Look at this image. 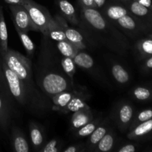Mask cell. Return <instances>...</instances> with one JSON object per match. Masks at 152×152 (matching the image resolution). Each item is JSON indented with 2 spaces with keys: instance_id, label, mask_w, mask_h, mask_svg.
Wrapping results in <instances>:
<instances>
[{
  "instance_id": "6da1fadb",
  "label": "cell",
  "mask_w": 152,
  "mask_h": 152,
  "mask_svg": "<svg viewBox=\"0 0 152 152\" xmlns=\"http://www.w3.org/2000/svg\"><path fill=\"white\" fill-rule=\"evenodd\" d=\"M82 28L85 32L105 46L119 53L126 48L124 36L114 27L97 8L81 7Z\"/></svg>"
},
{
  "instance_id": "7a4b0ae2",
  "label": "cell",
  "mask_w": 152,
  "mask_h": 152,
  "mask_svg": "<svg viewBox=\"0 0 152 152\" xmlns=\"http://www.w3.org/2000/svg\"><path fill=\"white\" fill-rule=\"evenodd\" d=\"M1 56L2 59L5 62L8 68L23 82L39 109L45 108V105L43 103L42 97L35 87V83L33 80L32 68L30 58L10 49H8L4 53H1Z\"/></svg>"
},
{
  "instance_id": "3957f363",
  "label": "cell",
  "mask_w": 152,
  "mask_h": 152,
  "mask_svg": "<svg viewBox=\"0 0 152 152\" xmlns=\"http://www.w3.org/2000/svg\"><path fill=\"white\" fill-rule=\"evenodd\" d=\"M37 84L46 95L51 98L53 95L74 88V83L65 73L53 68H44L38 75Z\"/></svg>"
},
{
  "instance_id": "277c9868",
  "label": "cell",
  "mask_w": 152,
  "mask_h": 152,
  "mask_svg": "<svg viewBox=\"0 0 152 152\" xmlns=\"http://www.w3.org/2000/svg\"><path fill=\"white\" fill-rule=\"evenodd\" d=\"M1 66H2L4 78L8 86V88L14 99L21 105L28 106V108H33L34 109L36 108L39 109L37 102L33 99L32 96L28 91V88L25 87L23 82L12 70L8 68L3 59L1 62Z\"/></svg>"
},
{
  "instance_id": "5b68a950",
  "label": "cell",
  "mask_w": 152,
  "mask_h": 152,
  "mask_svg": "<svg viewBox=\"0 0 152 152\" xmlns=\"http://www.w3.org/2000/svg\"><path fill=\"white\" fill-rule=\"evenodd\" d=\"M22 5L25 6L28 10L31 21L37 29V31H39L45 35L47 31L49 22L52 17L48 10L33 0H24Z\"/></svg>"
},
{
  "instance_id": "8992f818",
  "label": "cell",
  "mask_w": 152,
  "mask_h": 152,
  "mask_svg": "<svg viewBox=\"0 0 152 152\" xmlns=\"http://www.w3.org/2000/svg\"><path fill=\"white\" fill-rule=\"evenodd\" d=\"M10 9L15 28L26 33L30 31H37L25 6L22 4H10Z\"/></svg>"
},
{
  "instance_id": "52a82bcc",
  "label": "cell",
  "mask_w": 152,
  "mask_h": 152,
  "mask_svg": "<svg viewBox=\"0 0 152 152\" xmlns=\"http://www.w3.org/2000/svg\"><path fill=\"white\" fill-rule=\"evenodd\" d=\"M113 118L121 132H126L130 127L134 118V108L130 103L121 102L117 104L114 110Z\"/></svg>"
},
{
  "instance_id": "ba28073f",
  "label": "cell",
  "mask_w": 152,
  "mask_h": 152,
  "mask_svg": "<svg viewBox=\"0 0 152 152\" xmlns=\"http://www.w3.org/2000/svg\"><path fill=\"white\" fill-rule=\"evenodd\" d=\"M88 93L86 88H76L75 87V91L72 99L67 105V106L64 108L62 113L68 114L71 112L74 113L80 109L90 108L89 105L86 103V100H88Z\"/></svg>"
},
{
  "instance_id": "9c48e42d",
  "label": "cell",
  "mask_w": 152,
  "mask_h": 152,
  "mask_svg": "<svg viewBox=\"0 0 152 152\" xmlns=\"http://www.w3.org/2000/svg\"><path fill=\"white\" fill-rule=\"evenodd\" d=\"M59 19L61 22V25H62V28H63L67 40H68L70 42L74 45L80 50L86 49L87 46H86V43H85L84 37L82 34V33H80V31L74 29V28H70L68 25L66 20L60 14H59Z\"/></svg>"
},
{
  "instance_id": "30bf717a",
  "label": "cell",
  "mask_w": 152,
  "mask_h": 152,
  "mask_svg": "<svg viewBox=\"0 0 152 152\" xmlns=\"http://www.w3.org/2000/svg\"><path fill=\"white\" fill-rule=\"evenodd\" d=\"M45 35L48 37L50 39L53 40L56 42L63 41V40H67L63 28H62L60 21H59V14L52 16L50 22H49L47 31L45 34Z\"/></svg>"
},
{
  "instance_id": "8fae6325",
  "label": "cell",
  "mask_w": 152,
  "mask_h": 152,
  "mask_svg": "<svg viewBox=\"0 0 152 152\" xmlns=\"http://www.w3.org/2000/svg\"><path fill=\"white\" fill-rule=\"evenodd\" d=\"M59 8L60 15L66 21L69 22L72 25H78L80 20L77 16V11L74 5L68 0H55Z\"/></svg>"
},
{
  "instance_id": "7c38bea8",
  "label": "cell",
  "mask_w": 152,
  "mask_h": 152,
  "mask_svg": "<svg viewBox=\"0 0 152 152\" xmlns=\"http://www.w3.org/2000/svg\"><path fill=\"white\" fill-rule=\"evenodd\" d=\"M94 118L91 108L80 109L73 114L71 119V127L74 131L83 127Z\"/></svg>"
},
{
  "instance_id": "4fadbf2b",
  "label": "cell",
  "mask_w": 152,
  "mask_h": 152,
  "mask_svg": "<svg viewBox=\"0 0 152 152\" xmlns=\"http://www.w3.org/2000/svg\"><path fill=\"white\" fill-rule=\"evenodd\" d=\"M110 129H111L110 123L108 120L101 122V123L98 126V127L89 136V140L87 142V144H86L87 150H88V151H94L98 142L106 134V133Z\"/></svg>"
},
{
  "instance_id": "5bb4252c",
  "label": "cell",
  "mask_w": 152,
  "mask_h": 152,
  "mask_svg": "<svg viewBox=\"0 0 152 152\" xmlns=\"http://www.w3.org/2000/svg\"><path fill=\"white\" fill-rule=\"evenodd\" d=\"M29 130L33 148L36 151H39L46 143L44 132L39 125L34 122L30 123Z\"/></svg>"
},
{
  "instance_id": "9a60e30c",
  "label": "cell",
  "mask_w": 152,
  "mask_h": 152,
  "mask_svg": "<svg viewBox=\"0 0 152 152\" xmlns=\"http://www.w3.org/2000/svg\"><path fill=\"white\" fill-rule=\"evenodd\" d=\"M73 59L76 65L79 68L86 70L88 72L96 75V71H97V69L95 68L96 64L93 58L88 53L83 51V50H80Z\"/></svg>"
},
{
  "instance_id": "2e32d148",
  "label": "cell",
  "mask_w": 152,
  "mask_h": 152,
  "mask_svg": "<svg viewBox=\"0 0 152 152\" xmlns=\"http://www.w3.org/2000/svg\"><path fill=\"white\" fill-rule=\"evenodd\" d=\"M12 145L16 152L30 151V146L23 132L17 127L12 130Z\"/></svg>"
},
{
  "instance_id": "e0dca14e",
  "label": "cell",
  "mask_w": 152,
  "mask_h": 152,
  "mask_svg": "<svg viewBox=\"0 0 152 152\" xmlns=\"http://www.w3.org/2000/svg\"><path fill=\"white\" fill-rule=\"evenodd\" d=\"M75 91V87L71 90L64 91L53 95L51 97L52 102L53 103V109L62 112L64 108L67 106L70 101L72 99Z\"/></svg>"
},
{
  "instance_id": "ac0fdd59",
  "label": "cell",
  "mask_w": 152,
  "mask_h": 152,
  "mask_svg": "<svg viewBox=\"0 0 152 152\" xmlns=\"http://www.w3.org/2000/svg\"><path fill=\"white\" fill-rule=\"evenodd\" d=\"M102 14L109 21L116 22L123 16L129 14V10L120 4H108L103 9Z\"/></svg>"
},
{
  "instance_id": "d6986e66",
  "label": "cell",
  "mask_w": 152,
  "mask_h": 152,
  "mask_svg": "<svg viewBox=\"0 0 152 152\" xmlns=\"http://www.w3.org/2000/svg\"><path fill=\"white\" fill-rule=\"evenodd\" d=\"M152 131V119L147 121L142 122L137 126H135L131 130L128 134V138L131 140H135L149 134Z\"/></svg>"
},
{
  "instance_id": "ffe728a7",
  "label": "cell",
  "mask_w": 152,
  "mask_h": 152,
  "mask_svg": "<svg viewBox=\"0 0 152 152\" xmlns=\"http://www.w3.org/2000/svg\"><path fill=\"white\" fill-rule=\"evenodd\" d=\"M114 142H115V134L113 130L110 129L106 134L98 142L94 151L102 152L111 151L114 146Z\"/></svg>"
},
{
  "instance_id": "44dd1931",
  "label": "cell",
  "mask_w": 152,
  "mask_h": 152,
  "mask_svg": "<svg viewBox=\"0 0 152 152\" xmlns=\"http://www.w3.org/2000/svg\"><path fill=\"white\" fill-rule=\"evenodd\" d=\"M111 71L113 77L119 84L124 85L129 82L130 76L126 68L119 63L113 64L111 67Z\"/></svg>"
},
{
  "instance_id": "7402d4cb",
  "label": "cell",
  "mask_w": 152,
  "mask_h": 152,
  "mask_svg": "<svg viewBox=\"0 0 152 152\" xmlns=\"http://www.w3.org/2000/svg\"><path fill=\"white\" fill-rule=\"evenodd\" d=\"M102 122V118L101 117H97V118H94L93 120L86 125L83 126V127L75 130V136L77 137H89L94 131L98 127L99 124Z\"/></svg>"
},
{
  "instance_id": "603a6c76",
  "label": "cell",
  "mask_w": 152,
  "mask_h": 152,
  "mask_svg": "<svg viewBox=\"0 0 152 152\" xmlns=\"http://www.w3.org/2000/svg\"><path fill=\"white\" fill-rule=\"evenodd\" d=\"M56 48L62 56L71 58H74L80 50V49L77 48L74 45L70 42L68 40L57 42H56Z\"/></svg>"
},
{
  "instance_id": "cb8c5ba5",
  "label": "cell",
  "mask_w": 152,
  "mask_h": 152,
  "mask_svg": "<svg viewBox=\"0 0 152 152\" xmlns=\"http://www.w3.org/2000/svg\"><path fill=\"white\" fill-rule=\"evenodd\" d=\"M7 39H8V36H7V25L4 20L2 8L0 7V48H1V53H4L8 50Z\"/></svg>"
},
{
  "instance_id": "d4e9b609",
  "label": "cell",
  "mask_w": 152,
  "mask_h": 152,
  "mask_svg": "<svg viewBox=\"0 0 152 152\" xmlns=\"http://www.w3.org/2000/svg\"><path fill=\"white\" fill-rule=\"evenodd\" d=\"M61 66L63 72L74 83V76L77 71V65L74 62V59L68 56H63L61 59Z\"/></svg>"
},
{
  "instance_id": "484cf974",
  "label": "cell",
  "mask_w": 152,
  "mask_h": 152,
  "mask_svg": "<svg viewBox=\"0 0 152 152\" xmlns=\"http://www.w3.org/2000/svg\"><path fill=\"white\" fill-rule=\"evenodd\" d=\"M16 31L17 32L18 35H19L21 42L23 45L24 48H25V50H26L27 53L30 56V58H31L33 55H34V51H35V45H34V43L33 42L31 39L30 38V37L28 35L26 32L20 31V30L17 29V28H16Z\"/></svg>"
},
{
  "instance_id": "4316f807",
  "label": "cell",
  "mask_w": 152,
  "mask_h": 152,
  "mask_svg": "<svg viewBox=\"0 0 152 152\" xmlns=\"http://www.w3.org/2000/svg\"><path fill=\"white\" fill-rule=\"evenodd\" d=\"M10 121V111L4 101L0 96V127L6 131Z\"/></svg>"
},
{
  "instance_id": "83f0119b",
  "label": "cell",
  "mask_w": 152,
  "mask_h": 152,
  "mask_svg": "<svg viewBox=\"0 0 152 152\" xmlns=\"http://www.w3.org/2000/svg\"><path fill=\"white\" fill-rule=\"evenodd\" d=\"M117 25L126 31H134L137 29V22L135 19L129 14L123 16L116 21Z\"/></svg>"
},
{
  "instance_id": "f1b7e54d",
  "label": "cell",
  "mask_w": 152,
  "mask_h": 152,
  "mask_svg": "<svg viewBox=\"0 0 152 152\" xmlns=\"http://www.w3.org/2000/svg\"><path fill=\"white\" fill-rule=\"evenodd\" d=\"M63 142L58 138H54L45 143L39 151L40 152H59L62 151Z\"/></svg>"
},
{
  "instance_id": "f546056e",
  "label": "cell",
  "mask_w": 152,
  "mask_h": 152,
  "mask_svg": "<svg viewBox=\"0 0 152 152\" xmlns=\"http://www.w3.org/2000/svg\"><path fill=\"white\" fill-rule=\"evenodd\" d=\"M129 9L133 14L137 16H145L148 13V8L141 4L138 1H130L129 4Z\"/></svg>"
},
{
  "instance_id": "4dcf8cb0",
  "label": "cell",
  "mask_w": 152,
  "mask_h": 152,
  "mask_svg": "<svg viewBox=\"0 0 152 152\" xmlns=\"http://www.w3.org/2000/svg\"><path fill=\"white\" fill-rule=\"evenodd\" d=\"M152 119V110L151 109H146L140 111L139 114L137 115L134 121L132 123V125L130 126V129H133L135 126H137L140 123L142 122L147 121Z\"/></svg>"
},
{
  "instance_id": "1f68e13d",
  "label": "cell",
  "mask_w": 152,
  "mask_h": 152,
  "mask_svg": "<svg viewBox=\"0 0 152 152\" xmlns=\"http://www.w3.org/2000/svg\"><path fill=\"white\" fill-rule=\"evenodd\" d=\"M134 97L137 100L144 101L149 99L151 96V91L145 87H137L132 92Z\"/></svg>"
},
{
  "instance_id": "d6a6232c",
  "label": "cell",
  "mask_w": 152,
  "mask_h": 152,
  "mask_svg": "<svg viewBox=\"0 0 152 152\" xmlns=\"http://www.w3.org/2000/svg\"><path fill=\"white\" fill-rule=\"evenodd\" d=\"M140 51L145 55H152V39H144L137 44Z\"/></svg>"
},
{
  "instance_id": "836d02e7",
  "label": "cell",
  "mask_w": 152,
  "mask_h": 152,
  "mask_svg": "<svg viewBox=\"0 0 152 152\" xmlns=\"http://www.w3.org/2000/svg\"><path fill=\"white\" fill-rule=\"evenodd\" d=\"M87 151V146L85 143L74 144L69 145L65 149H62L63 152H83Z\"/></svg>"
},
{
  "instance_id": "e575fe53",
  "label": "cell",
  "mask_w": 152,
  "mask_h": 152,
  "mask_svg": "<svg viewBox=\"0 0 152 152\" xmlns=\"http://www.w3.org/2000/svg\"><path fill=\"white\" fill-rule=\"evenodd\" d=\"M79 3L81 7L97 8L94 0H79Z\"/></svg>"
},
{
  "instance_id": "d590c367",
  "label": "cell",
  "mask_w": 152,
  "mask_h": 152,
  "mask_svg": "<svg viewBox=\"0 0 152 152\" xmlns=\"http://www.w3.org/2000/svg\"><path fill=\"white\" fill-rule=\"evenodd\" d=\"M136 145L133 144H126L118 149V152H134L136 151Z\"/></svg>"
},
{
  "instance_id": "8d00e7d4",
  "label": "cell",
  "mask_w": 152,
  "mask_h": 152,
  "mask_svg": "<svg viewBox=\"0 0 152 152\" xmlns=\"http://www.w3.org/2000/svg\"><path fill=\"white\" fill-rule=\"evenodd\" d=\"M9 4H22L24 0H4Z\"/></svg>"
},
{
  "instance_id": "74e56055",
  "label": "cell",
  "mask_w": 152,
  "mask_h": 152,
  "mask_svg": "<svg viewBox=\"0 0 152 152\" xmlns=\"http://www.w3.org/2000/svg\"><path fill=\"white\" fill-rule=\"evenodd\" d=\"M94 1L97 8H101L105 5L106 0H94Z\"/></svg>"
},
{
  "instance_id": "f35d334b",
  "label": "cell",
  "mask_w": 152,
  "mask_h": 152,
  "mask_svg": "<svg viewBox=\"0 0 152 152\" xmlns=\"http://www.w3.org/2000/svg\"><path fill=\"white\" fill-rule=\"evenodd\" d=\"M145 68H149V69L152 68V56L151 58H149V59H147V61L145 62Z\"/></svg>"
},
{
  "instance_id": "ab89813d",
  "label": "cell",
  "mask_w": 152,
  "mask_h": 152,
  "mask_svg": "<svg viewBox=\"0 0 152 152\" xmlns=\"http://www.w3.org/2000/svg\"><path fill=\"white\" fill-rule=\"evenodd\" d=\"M3 78H4V73H3L2 66H1V62H0V81H1Z\"/></svg>"
},
{
  "instance_id": "60d3db41",
  "label": "cell",
  "mask_w": 152,
  "mask_h": 152,
  "mask_svg": "<svg viewBox=\"0 0 152 152\" xmlns=\"http://www.w3.org/2000/svg\"><path fill=\"white\" fill-rule=\"evenodd\" d=\"M120 1H129L130 0H120Z\"/></svg>"
}]
</instances>
